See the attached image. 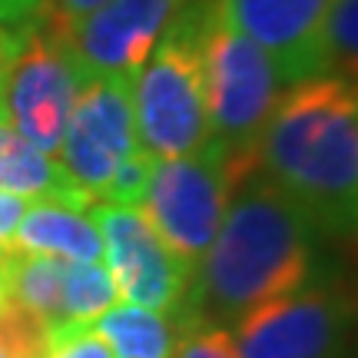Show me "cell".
Masks as SVG:
<instances>
[{"instance_id": "cell-1", "label": "cell", "mask_w": 358, "mask_h": 358, "mask_svg": "<svg viewBox=\"0 0 358 358\" xmlns=\"http://www.w3.org/2000/svg\"><path fill=\"white\" fill-rule=\"evenodd\" d=\"M315 222L266 176L252 173L232 192L216 239L192 268L179 325H226L249 308L292 295L332 266Z\"/></svg>"}, {"instance_id": "cell-2", "label": "cell", "mask_w": 358, "mask_h": 358, "mask_svg": "<svg viewBox=\"0 0 358 358\" xmlns=\"http://www.w3.org/2000/svg\"><path fill=\"white\" fill-rule=\"evenodd\" d=\"M266 173L325 239L358 232V80L315 73L282 90L259 143Z\"/></svg>"}, {"instance_id": "cell-3", "label": "cell", "mask_w": 358, "mask_h": 358, "mask_svg": "<svg viewBox=\"0 0 358 358\" xmlns=\"http://www.w3.org/2000/svg\"><path fill=\"white\" fill-rule=\"evenodd\" d=\"M213 3L189 0L133 77L136 136L156 159L196 153L213 136L206 103V24Z\"/></svg>"}, {"instance_id": "cell-4", "label": "cell", "mask_w": 358, "mask_h": 358, "mask_svg": "<svg viewBox=\"0 0 358 358\" xmlns=\"http://www.w3.org/2000/svg\"><path fill=\"white\" fill-rule=\"evenodd\" d=\"M285 80L256 40L239 34L213 3L206 24V103L209 129L226 150L239 176L259 173V143L268 127V116L282 96Z\"/></svg>"}, {"instance_id": "cell-5", "label": "cell", "mask_w": 358, "mask_h": 358, "mask_svg": "<svg viewBox=\"0 0 358 358\" xmlns=\"http://www.w3.org/2000/svg\"><path fill=\"white\" fill-rule=\"evenodd\" d=\"M83 83L66 40L34 17L3 24L0 34V106L10 127L40 153H57Z\"/></svg>"}, {"instance_id": "cell-6", "label": "cell", "mask_w": 358, "mask_h": 358, "mask_svg": "<svg viewBox=\"0 0 358 358\" xmlns=\"http://www.w3.org/2000/svg\"><path fill=\"white\" fill-rule=\"evenodd\" d=\"M243 182L245 176H239L226 150L206 143L196 153L156 159L140 213L159 243L192 272L213 245L222 213Z\"/></svg>"}, {"instance_id": "cell-7", "label": "cell", "mask_w": 358, "mask_h": 358, "mask_svg": "<svg viewBox=\"0 0 358 358\" xmlns=\"http://www.w3.org/2000/svg\"><path fill=\"white\" fill-rule=\"evenodd\" d=\"M358 299L332 266L306 289L249 308L229 325L239 358H352Z\"/></svg>"}, {"instance_id": "cell-8", "label": "cell", "mask_w": 358, "mask_h": 358, "mask_svg": "<svg viewBox=\"0 0 358 358\" xmlns=\"http://www.w3.org/2000/svg\"><path fill=\"white\" fill-rule=\"evenodd\" d=\"M140 150L133 120V80L87 77L77 90L64 143L57 150L66 176L93 203H100L116 169Z\"/></svg>"}, {"instance_id": "cell-9", "label": "cell", "mask_w": 358, "mask_h": 358, "mask_svg": "<svg viewBox=\"0 0 358 358\" xmlns=\"http://www.w3.org/2000/svg\"><path fill=\"white\" fill-rule=\"evenodd\" d=\"M90 209H93V226L103 236V259L116 295L127 306L173 315L186 299L192 272L159 243V236L143 219L140 209L110 203H96Z\"/></svg>"}, {"instance_id": "cell-10", "label": "cell", "mask_w": 358, "mask_h": 358, "mask_svg": "<svg viewBox=\"0 0 358 358\" xmlns=\"http://www.w3.org/2000/svg\"><path fill=\"white\" fill-rule=\"evenodd\" d=\"M189 0H106L100 10L83 17L70 34L66 47L87 77L133 80L150 60L163 30Z\"/></svg>"}, {"instance_id": "cell-11", "label": "cell", "mask_w": 358, "mask_h": 358, "mask_svg": "<svg viewBox=\"0 0 358 358\" xmlns=\"http://www.w3.org/2000/svg\"><path fill=\"white\" fill-rule=\"evenodd\" d=\"M239 34L256 40L285 83L322 73V30L335 0H216Z\"/></svg>"}, {"instance_id": "cell-12", "label": "cell", "mask_w": 358, "mask_h": 358, "mask_svg": "<svg viewBox=\"0 0 358 358\" xmlns=\"http://www.w3.org/2000/svg\"><path fill=\"white\" fill-rule=\"evenodd\" d=\"M0 192H13L27 203H57L77 213L96 206L66 176V169L57 159L30 146L3 116H0Z\"/></svg>"}, {"instance_id": "cell-13", "label": "cell", "mask_w": 358, "mask_h": 358, "mask_svg": "<svg viewBox=\"0 0 358 358\" xmlns=\"http://www.w3.org/2000/svg\"><path fill=\"white\" fill-rule=\"evenodd\" d=\"M10 249L30 256H57L70 262H103V236L77 209L57 203H30L20 216L13 236L7 239Z\"/></svg>"}, {"instance_id": "cell-14", "label": "cell", "mask_w": 358, "mask_h": 358, "mask_svg": "<svg viewBox=\"0 0 358 358\" xmlns=\"http://www.w3.org/2000/svg\"><path fill=\"white\" fill-rule=\"evenodd\" d=\"M116 358H173L179 325L166 312L140 306H113L93 322Z\"/></svg>"}, {"instance_id": "cell-15", "label": "cell", "mask_w": 358, "mask_h": 358, "mask_svg": "<svg viewBox=\"0 0 358 358\" xmlns=\"http://www.w3.org/2000/svg\"><path fill=\"white\" fill-rule=\"evenodd\" d=\"M120 302L103 262H66V315L73 325H93Z\"/></svg>"}, {"instance_id": "cell-16", "label": "cell", "mask_w": 358, "mask_h": 358, "mask_svg": "<svg viewBox=\"0 0 358 358\" xmlns=\"http://www.w3.org/2000/svg\"><path fill=\"white\" fill-rule=\"evenodd\" d=\"M322 73L358 80V0H335L322 30Z\"/></svg>"}, {"instance_id": "cell-17", "label": "cell", "mask_w": 358, "mask_h": 358, "mask_svg": "<svg viewBox=\"0 0 358 358\" xmlns=\"http://www.w3.org/2000/svg\"><path fill=\"white\" fill-rule=\"evenodd\" d=\"M173 358H239V352L226 325L199 322V325H179V342Z\"/></svg>"}, {"instance_id": "cell-18", "label": "cell", "mask_w": 358, "mask_h": 358, "mask_svg": "<svg viewBox=\"0 0 358 358\" xmlns=\"http://www.w3.org/2000/svg\"><path fill=\"white\" fill-rule=\"evenodd\" d=\"M43 358H116L110 342L96 332V325H70L50 335Z\"/></svg>"}, {"instance_id": "cell-19", "label": "cell", "mask_w": 358, "mask_h": 358, "mask_svg": "<svg viewBox=\"0 0 358 358\" xmlns=\"http://www.w3.org/2000/svg\"><path fill=\"white\" fill-rule=\"evenodd\" d=\"M103 3H106V0H40V7L34 13H37V20L47 27L50 34L66 40V34H70L83 17H90L93 10H100Z\"/></svg>"}, {"instance_id": "cell-20", "label": "cell", "mask_w": 358, "mask_h": 358, "mask_svg": "<svg viewBox=\"0 0 358 358\" xmlns=\"http://www.w3.org/2000/svg\"><path fill=\"white\" fill-rule=\"evenodd\" d=\"M27 199H20V196H13V192H0V245L7 243L13 236V229H17V222H20V216L27 213Z\"/></svg>"}, {"instance_id": "cell-21", "label": "cell", "mask_w": 358, "mask_h": 358, "mask_svg": "<svg viewBox=\"0 0 358 358\" xmlns=\"http://www.w3.org/2000/svg\"><path fill=\"white\" fill-rule=\"evenodd\" d=\"M40 0H0V24H20L27 17H34Z\"/></svg>"}, {"instance_id": "cell-22", "label": "cell", "mask_w": 358, "mask_h": 358, "mask_svg": "<svg viewBox=\"0 0 358 358\" xmlns=\"http://www.w3.org/2000/svg\"><path fill=\"white\" fill-rule=\"evenodd\" d=\"M0 30H3V24H0Z\"/></svg>"}, {"instance_id": "cell-23", "label": "cell", "mask_w": 358, "mask_h": 358, "mask_svg": "<svg viewBox=\"0 0 358 358\" xmlns=\"http://www.w3.org/2000/svg\"><path fill=\"white\" fill-rule=\"evenodd\" d=\"M355 239H358V232H355Z\"/></svg>"}]
</instances>
